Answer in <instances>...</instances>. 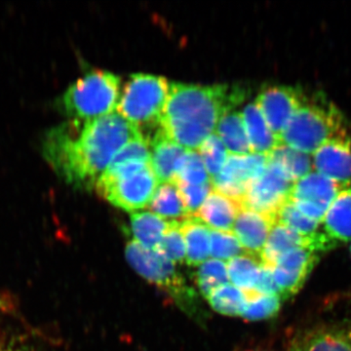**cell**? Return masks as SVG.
<instances>
[{"instance_id": "6da1fadb", "label": "cell", "mask_w": 351, "mask_h": 351, "mask_svg": "<svg viewBox=\"0 0 351 351\" xmlns=\"http://www.w3.org/2000/svg\"><path fill=\"white\" fill-rule=\"evenodd\" d=\"M140 134L117 112L95 119H71L46 132L41 151L66 184L91 189L115 154Z\"/></svg>"}, {"instance_id": "7a4b0ae2", "label": "cell", "mask_w": 351, "mask_h": 351, "mask_svg": "<svg viewBox=\"0 0 351 351\" xmlns=\"http://www.w3.org/2000/svg\"><path fill=\"white\" fill-rule=\"evenodd\" d=\"M246 96L242 86L171 82L159 127L178 145L195 151L213 134L221 115Z\"/></svg>"}, {"instance_id": "3957f363", "label": "cell", "mask_w": 351, "mask_h": 351, "mask_svg": "<svg viewBox=\"0 0 351 351\" xmlns=\"http://www.w3.org/2000/svg\"><path fill=\"white\" fill-rule=\"evenodd\" d=\"M158 182L151 162L133 160L108 165L95 189L114 206L132 212L149 204Z\"/></svg>"}, {"instance_id": "277c9868", "label": "cell", "mask_w": 351, "mask_h": 351, "mask_svg": "<svg viewBox=\"0 0 351 351\" xmlns=\"http://www.w3.org/2000/svg\"><path fill=\"white\" fill-rule=\"evenodd\" d=\"M119 76L92 69L69 85L58 100V110L71 119L90 120L112 113L120 97Z\"/></svg>"}, {"instance_id": "5b68a950", "label": "cell", "mask_w": 351, "mask_h": 351, "mask_svg": "<svg viewBox=\"0 0 351 351\" xmlns=\"http://www.w3.org/2000/svg\"><path fill=\"white\" fill-rule=\"evenodd\" d=\"M169 82L163 76L133 73L122 89L117 110L138 130H156L167 100ZM144 135V134H143Z\"/></svg>"}, {"instance_id": "8992f818", "label": "cell", "mask_w": 351, "mask_h": 351, "mask_svg": "<svg viewBox=\"0 0 351 351\" xmlns=\"http://www.w3.org/2000/svg\"><path fill=\"white\" fill-rule=\"evenodd\" d=\"M343 133L346 132L343 119L335 108L304 103L289 121L280 141L292 149L311 156L328 140Z\"/></svg>"}, {"instance_id": "52a82bcc", "label": "cell", "mask_w": 351, "mask_h": 351, "mask_svg": "<svg viewBox=\"0 0 351 351\" xmlns=\"http://www.w3.org/2000/svg\"><path fill=\"white\" fill-rule=\"evenodd\" d=\"M125 256L129 265L143 278L170 293L182 308L193 311L196 293L189 287L174 263L159 252L145 248L134 240L127 243Z\"/></svg>"}, {"instance_id": "ba28073f", "label": "cell", "mask_w": 351, "mask_h": 351, "mask_svg": "<svg viewBox=\"0 0 351 351\" xmlns=\"http://www.w3.org/2000/svg\"><path fill=\"white\" fill-rule=\"evenodd\" d=\"M294 182L277 164L267 163L265 172L248 184L242 207L276 221V215L290 197Z\"/></svg>"}, {"instance_id": "9c48e42d", "label": "cell", "mask_w": 351, "mask_h": 351, "mask_svg": "<svg viewBox=\"0 0 351 351\" xmlns=\"http://www.w3.org/2000/svg\"><path fill=\"white\" fill-rule=\"evenodd\" d=\"M267 163L269 158L265 154H230L221 172L211 179L213 188L242 206L247 186L263 174Z\"/></svg>"}, {"instance_id": "30bf717a", "label": "cell", "mask_w": 351, "mask_h": 351, "mask_svg": "<svg viewBox=\"0 0 351 351\" xmlns=\"http://www.w3.org/2000/svg\"><path fill=\"white\" fill-rule=\"evenodd\" d=\"M341 189L336 182L313 171L294 182L289 200L304 216L322 223Z\"/></svg>"}, {"instance_id": "8fae6325", "label": "cell", "mask_w": 351, "mask_h": 351, "mask_svg": "<svg viewBox=\"0 0 351 351\" xmlns=\"http://www.w3.org/2000/svg\"><path fill=\"white\" fill-rule=\"evenodd\" d=\"M256 103L269 128L280 141L289 121L306 101L304 95L295 87L267 85L258 92Z\"/></svg>"}, {"instance_id": "7c38bea8", "label": "cell", "mask_w": 351, "mask_h": 351, "mask_svg": "<svg viewBox=\"0 0 351 351\" xmlns=\"http://www.w3.org/2000/svg\"><path fill=\"white\" fill-rule=\"evenodd\" d=\"M320 253L309 248H298L278 258L271 267L279 297L287 300L297 294L306 282Z\"/></svg>"}, {"instance_id": "4fadbf2b", "label": "cell", "mask_w": 351, "mask_h": 351, "mask_svg": "<svg viewBox=\"0 0 351 351\" xmlns=\"http://www.w3.org/2000/svg\"><path fill=\"white\" fill-rule=\"evenodd\" d=\"M313 169L341 189L351 188V138L343 133L330 138L311 154Z\"/></svg>"}, {"instance_id": "5bb4252c", "label": "cell", "mask_w": 351, "mask_h": 351, "mask_svg": "<svg viewBox=\"0 0 351 351\" xmlns=\"http://www.w3.org/2000/svg\"><path fill=\"white\" fill-rule=\"evenodd\" d=\"M274 219L249 208L241 207L233 225V234L245 253L260 258Z\"/></svg>"}, {"instance_id": "9a60e30c", "label": "cell", "mask_w": 351, "mask_h": 351, "mask_svg": "<svg viewBox=\"0 0 351 351\" xmlns=\"http://www.w3.org/2000/svg\"><path fill=\"white\" fill-rule=\"evenodd\" d=\"M151 166L160 182L174 181L176 171L188 149L171 140L160 127L149 138Z\"/></svg>"}, {"instance_id": "2e32d148", "label": "cell", "mask_w": 351, "mask_h": 351, "mask_svg": "<svg viewBox=\"0 0 351 351\" xmlns=\"http://www.w3.org/2000/svg\"><path fill=\"white\" fill-rule=\"evenodd\" d=\"M321 230L334 248L351 242V188L339 191L325 214Z\"/></svg>"}, {"instance_id": "e0dca14e", "label": "cell", "mask_w": 351, "mask_h": 351, "mask_svg": "<svg viewBox=\"0 0 351 351\" xmlns=\"http://www.w3.org/2000/svg\"><path fill=\"white\" fill-rule=\"evenodd\" d=\"M291 351H351V328L311 330L295 338Z\"/></svg>"}, {"instance_id": "ac0fdd59", "label": "cell", "mask_w": 351, "mask_h": 351, "mask_svg": "<svg viewBox=\"0 0 351 351\" xmlns=\"http://www.w3.org/2000/svg\"><path fill=\"white\" fill-rule=\"evenodd\" d=\"M241 205L232 198L213 191L193 216L219 232H232Z\"/></svg>"}, {"instance_id": "d6986e66", "label": "cell", "mask_w": 351, "mask_h": 351, "mask_svg": "<svg viewBox=\"0 0 351 351\" xmlns=\"http://www.w3.org/2000/svg\"><path fill=\"white\" fill-rule=\"evenodd\" d=\"M298 248H309L318 252L313 241L304 239L299 233L276 221L270 230L269 239L261 254V262L271 269L283 254Z\"/></svg>"}, {"instance_id": "ffe728a7", "label": "cell", "mask_w": 351, "mask_h": 351, "mask_svg": "<svg viewBox=\"0 0 351 351\" xmlns=\"http://www.w3.org/2000/svg\"><path fill=\"white\" fill-rule=\"evenodd\" d=\"M245 128L250 143L252 152L254 154H267L281 144L279 138L269 128L267 120L256 101H252L245 106L243 112Z\"/></svg>"}, {"instance_id": "44dd1931", "label": "cell", "mask_w": 351, "mask_h": 351, "mask_svg": "<svg viewBox=\"0 0 351 351\" xmlns=\"http://www.w3.org/2000/svg\"><path fill=\"white\" fill-rule=\"evenodd\" d=\"M181 230L186 243V262L198 267L211 255V230L199 218L189 216L181 221Z\"/></svg>"}, {"instance_id": "7402d4cb", "label": "cell", "mask_w": 351, "mask_h": 351, "mask_svg": "<svg viewBox=\"0 0 351 351\" xmlns=\"http://www.w3.org/2000/svg\"><path fill=\"white\" fill-rule=\"evenodd\" d=\"M170 223L151 211L135 212L130 216V233L134 241L156 251Z\"/></svg>"}, {"instance_id": "603a6c76", "label": "cell", "mask_w": 351, "mask_h": 351, "mask_svg": "<svg viewBox=\"0 0 351 351\" xmlns=\"http://www.w3.org/2000/svg\"><path fill=\"white\" fill-rule=\"evenodd\" d=\"M216 130L217 135L230 154H252L241 112L230 110L223 113L217 124Z\"/></svg>"}, {"instance_id": "cb8c5ba5", "label": "cell", "mask_w": 351, "mask_h": 351, "mask_svg": "<svg viewBox=\"0 0 351 351\" xmlns=\"http://www.w3.org/2000/svg\"><path fill=\"white\" fill-rule=\"evenodd\" d=\"M149 209L152 213L169 221L188 218L186 208L180 195L179 189L172 182H161L157 189L152 201L149 202Z\"/></svg>"}, {"instance_id": "d4e9b609", "label": "cell", "mask_w": 351, "mask_h": 351, "mask_svg": "<svg viewBox=\"0 0 351 351\" xmlns=\"http://www.w3.org/2000/svg\"><path fill=\"white\" fill-rule=\"evenodd\" d=\"M267 158L270 162L277 164L294 182L314 171L311 154L297 151L284 144L277 145L267 154Z\"/></svg>"}, {"instance_id": "484cf974", "label": "cell", "mask_w": 351, "mask_h": 351, "mask_svg": "<svg viewBox=\"0 0 351 351\" xmlns=\"http://www.w3.org/2000/svg\"><path fill=\"white\" fill-rule=\"evenodd\" d=\"M207 301L217 313L234 317L243 314L248 295L241 289L228 283L214 290L208 295Z\"/></svg>"}, {"instance_id": "4316f807", "label": "cell", "mask_w": 351, "mask_h": 351, "mask_svg": "<svg viewBox=\"0 0 351 351\" xmlns=\"http://www.w3.org/2000/svg\"><path fill=\"white\" fill-rule=\"evenodd\" d=\"M226 265L228 278L232 281V285L241 289L244 292H252L255 290L262 267L260 258L245 254L232 258Z\"/></svg>"}, {"instance_id": "83f0119b", "label": "cell", "mask_w": 351, "mask_h": 351, "mask_svg": "<svg viewBox=\"0 0 351 351\" xmlns=\"http://www.w3.org/2000/svg\"><path fill=\"white\" fill-rule=\"evenodd\" d=\"M228 265L223 261L210 258L198 265L195 281L200 294L206 298L217 288L228 284Z\"/></svg>"}, {"instance_id": "f1b7e54d", "label": "cell", "mask_w": 351, "mask_h": 351, "mask_svg": "<svg viewBox=\"0 0 351 351\" xmlns=\"http://www.w3.org/2000/svg\"><path fill=\"white\" fill-rule=\"evenodd\" d=\"M248 302L241 317L248 321L267 320L278 314L282 299L278 295L246 292Z\"/></svg>"}, {"instance_id": "f546056e", "label": "cell", "mask_w": 351, "mask_h": 351, "mask_svg": "<svg viewBox=\"0 0 351 351\" xmlns=\"http://www.w3.org/2000/svg\"><path fill=\"white\" fill-rule=\"evenodd\" d=\"M211 182L199 152L188 149L180 160L174 181L188 184H202Z\"/></svg>"}, {"instance_id": "4dcf8cb0", "label": "cell", "mask_w": 351, "mask_h": 351, "mask_svg": "<svg viewBox=\"0 0 351 351\" xmlns=\"http://www.w3.org/2000/svg\"><path fill=\"white\" fill-rule=\"evenodd\" d=\"M198 151L202 157L208 174L213 179L223 169L228 159V154L226 145L219 136L213 133L200 145Z\"/></svg>"}, {"instance_id": "1f68e13d", "label": "cell", "mask_w": 351, "mask_h": 351, "mask_svg": "<svg viewBox=\"0 0 351 351\" xmlns=\"http://www.w3.org/2000/svg\"><path fill=\"white\" fill-rule=\"evenodd\" d=\"M156 251L174 263L186 261V243L181 230V221H171L169 228Z\"/></svg>"}, {"instance_id": "d6a6232c", "label": "cell", "mask_w": 351, "mask_h": 351, "mask_svg": "<svg viewBox=\"0 0 351 351\" xmlns=\"http://www.w3.org/2000/svg\"><path fill=\"white\" fill-rule=\"evenodd\" d=\"M244 253L232 232L211 230V256L216 260H232Z\"/></svg>"}, {"instance_id": "836d02e7", "label": "cell", "mask_w": 351, "mask_h": 351, "mask_svg": "<svg viewBox=\"0 0 351 351\" xmlns=\"http://www.w3.org/2000/svg\"><path fill=\"white\" fill-rule=\"evenodd\" d=\"M174 184L179 189L180 195L189 217L195 215L214 189L212 182L202 184H188L184 182H174Z\"/></svg>"}, {"instance_id": "e575fe53", "label": "cell", "mask_w": 351, "mask_h": 351, "mask_svg": "<svg viewBox=\"0 0 351 351\" xmlns=\"http://www.w3.org/2000/svg\"><path fill=\"white\" fill-rule=\"evenodd\" d=\"M254 292L260 293V294L278 295V290L272 276V270L263 263Z\"/></svg>"}, {"instance_id": "d590c367", "label": "cell", "mask_w": 351, "mask_h": 351, "mask_svg": "<svg viewBox=\"0 0 351 351\" xmlns=\"http://www.w3.org/2000/svg\"><path fill=\"white\" fill-rule=\"evenodd\" d=\"M0 351H11V350H9L8 348H0Z\"/></svg>"}, {"instance_id": "8d00e7d4", "label": "cell", "mask_w": 351, "mask_h": 351, "mask_svg": "<svg viewBox=\"0 0 351 351\" xmlns=\"http://www.w3.org/2000/svg\"><path fill=\"white\" fill-rule=\"evenodd\" d=\"M350 252H351V246H350Z\"/></svg>"}]
</instances>
